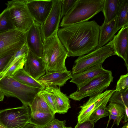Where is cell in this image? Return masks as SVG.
<instances>
[{
	"instance_id": "1",
	"label": "cell",
	"mask_w": 128,
	"mask_h": 128,
	"mask_svg": "<svg viewBox=\"0 0 128 128\" xmlns=\"http://www.w3.org/2000/svg\"><path fill=\"white\" fill-rule=\"evenodd\" d=\"M100 26L92 20L59 29L58 36L68 57L81 56L95 50L98 46Z\"/></svg>"
},
{
	"instance_id": "2",
	"label": "cell",
	"mask_w": 128,
	"mask_h": 128,
	"mask_svg": "<svg viewBox=\"0 0 128 128\" xmlns=\"http://www.w3.org/2000/svg\"><path fill=\"white\" fill-rule=\"evenodd\" d=\"M55 31L43 42V59L46 73L67 70L65 62L68 52L60 40L58 31Z\"/></svg>"
},
{
	"instance_id": "3",
	"label": "cell",
	"mask_w": 128,
	"mask_h": 128,
	"mask_svg": "<svg viewBox=\"0 0 128 128\" xmlns=\"http://www.w3.org/2000/svg\"><path fill=\"white\" fill-rule=\"evenodd\" d=\"M104 0H77L74 5L63 16L60 23L63 27L88 21L102 11Z\"/></svg>"
},
{
	"instance_id": "4",
	"label": "cell",
	"mask_w": 128,
	"mask_h": 128,
	"mask_svg": "<svg viewBox=\"0 0 128 128\" xmlns=\"http://www.w3.org/2000/svg\"><path fill=\"white\" fill-rule=\"evenodd\" d=\"M0 88L4 96L16 98L23 105L28 106L42 90L25 85L12 77L6 76L0 78Z\"/></svg>"
},
{
	"instance_id": "5",
	"label": "cell",
	"mask_w": 128,
	"mask_h": 128,
	"mask_svg": "<svg viewBox=\"0 0 128 128\" xmlns=\"http://www.w3.org/2000/svg\"><path fill=\"white\" fill-rule=\"evenodd\" d=\"M116 55L111 41L105 45L96 48L89 53L78 56L74 61L71 72L72 74L83 71L94 66L102 64L106 59Z\"/></svg>"
},
{
	"instance_id": "6",
	"label": "cell",
	"mask_w": 128,
	"mask_h": 128,
	"mask_svg": "<svg viewBox=\"0 0 128 128\" xmlns=\"http://www.w3.org/2000/svg\"><path fill=\"white\" fill-rule=\"evenodd\" d=\"M27 0H12L8 2L6 8L15 28L26 33L34 20L26 5Z\"/></svg>"
},
{
	"instance_id": "7",
	"label": "cell",
	"mask_w": 128,
	"mask_h": 128,
	"mask_svg": "<svg viewBox=\"0 0 128 128\" xmlns=\"http://www.w3.org/2000/svg\"><path fill=\"white\" fill-rule=\"evenodd\" d=\"M31 114L28 106L0 110V125L5 128H24L29 123Z\"/></svg>"
},
{
	"instance_id": "8",
	"label": "cell",
	"mask_w": 128,
	"mask_h": 128,
	"mask_svg": "<svg viewBox=\"0 0 128 128\" xmlns=\"http://www.w3.org/2000/svg\"><path fill=\"white\" fill-rule=\"evenodd\" d=\"M113 77L111 71L102 73L82 88L70 94L69 98L76 101H80L87 96H91L101 94L113 81Z\"/></svg>"
},
{
	"instance_id": "9",
	"label": "cell",
	"mask_w": 128,
	"mask_h": 128,
	"mask_svg": "<svg viewBox=\"0 0 128 128\" xmlns=\"http://www.w3.org/2000/svg\"><path fill=\"white\" fill-rule=\"evenodd\" d=\"M26 43V33L16 29L0 34V59L14 54Z\"/></svg>"
},
{
	"instance_id": "10",
	"label": "cell",
	"mask_w": 128,
	"mask_h": 128,
	"mask_svg": "<svg viewBox=\"0 0 128 128\" xmlns=\"http://www.w3.org/2000/svg\"><path fill=\"white\" fill-rule=\"evenodd\" d=\"M51 10L44 22L40 26L43 42L59 29L61 16V0H53Z\"/></svg>"
},
{
	"instance_id": "11",
	"label": "cell",
	"mask_w": 128,
	"mask_h": 128,
	"mask_svg": "<svg viewBox=\"0 0 128 128\" xmlns=\"http://www.w3.org/2000/svg\"><path fill=\"white\" fill-rule=\"evenodd\" d=\"M115 90H106L101 94L90 96L88 100L80 106L81 109L78 116V122L81 123L88 120L94 110L104 102L109 100Z\"/></svg>"
},
{
	"instance_id": "12",
	"label": "cell",
	"mask_w": 128,
	"mask_h": 128,
	"mask_svg": "<svg viewBox=\"0 0 128 128\" xmlns=\"http://www.w3.org/2000/svg\"><path fill=\"white\" fill-rule=\"evenodd\" d=\"M53 4V0H27L26 4L34 20L40 25L49 15Z\"/></svg>"
},
{
	"instance_id": "13",
	"label": "cell",
	"mask_w": 128,
	"mask_h": 128,
	"mask_svg": "<svg viewBox=\"0 0 128 128\" xmlns=\"http://www.w3.org/2000/svg\"><path fill=\"white\" fill-rule=\"evenodd\" d=\"M40 26L34 21L26 33V43L30 51L37 56L42 58L44 48L40 31Z\"/></svg>"
},
{
	"instance_id": "14",
	"label": "cell",
	"mask_w": 128,
	"mask_h": 128,
	"mask_svg": "<svg viewBox=\"0 0 128 128\" xmlns=\"http://www.w3.org/2000/svg\"><path fill=\"white\" fill-rule=\"evenodd\" d=\"M128 26L123 27L111 40L116 55L124 60L128 71Z\"/></svg>"
},
{
	"instance_id": "15",
	"label": "cell",
	"mask_w": 128,
	"mask_h": 128,
	"mask_svg": "<svg viewBox=\"0 0 128 128\" xmlns=\"http://www.w3.org/2000/svg\"><path fill=\"white\" fill-rule=\"evenodd\" d=\"M102 65H96L79 72L72 74V78L70 82L75 84L77 89L82 88L100 74L109 71L104 69Z\"/></svg>"
},
{
	"instance_id": "16",
	"label": "cell",
	"mask_w": 128,
	"mask_h": 128,
	"mask_svg": "<svg viewBox=\"0 0 128 128\" xmlns=\"http://www.w3.org/2000/svg\"><path fill=\"white\" fill-rule=\"evenodd\" d=\"M23 69L35 80H37L46 72L43 59L35 55L29 50Z\"/></svg>"
},
{
	"instance_id": "17",
	"label": "cell",
	"mask_w": 128,
	"mask_h": 128,
	"mask_svg": "<svg viewBox=\"0 0 128 128\" xmlns=\"http://www.w3.org/2000/svg\"><path fill=\"white\" fill-rule=\"evenodd\" d=\"M70 71L46 73L37 80L45 87L51 85L62 86L69 79H71Z\"/></svg>"
},
{
	"instance_id": "18",
	"label": "cell",
	"mask_w": 128,
	"mask_h": 128,
	"mask_svg": "<svg viewBox=\"0 0 128 128\" xmlns=\"http://www.w3.org/2000/svg\"><path fill=\"white\" fill-rule=\"evenodd\" d=\"M51 92L54 101L56 113L64 114L70 108L68 96L62 92L57 86L51 85L46 87Z\"/></svg>"
},
{
	"instance_id": "19",
	"label": "cell",
	"mask_w": 128,
	"mask_h": 128,
	"mask_svg": "<svg viewBox=\"0 0 128 128\" xmlns=\"http://www.w3.org/2000/svg\"><path fill=\"white\" fill-rule=\"evenodd\" d=\"M117 18V16L110 22L100 26L98 46L96 48L105 45L112 39L118 30L116 28Z\"/></svg>"
},
{
	"instance_id": "20",
	"label": "cell",
	"mask_w": 128,
	"mask_h": 128,
	"mask_svg": "<svg viewBox=\"0 0 128 128\" xmlns=\"http://www.w3.org/2000/svg\"><path fill=\"white\" fill-rule=\"evenodd\" d=\"M107 108L109 113V118L106 128L111 120H114L112 127L115 124L118 126L121 121L124 118L125 114V107L117 103L110 102Z\"/></svg>"
},
{
	"instance_id": "21",
	"label": "cell",
	"mask_w": 128,
	"mask_h": 128,
	"mask_svg": "<svg viewBox=\"0 0 128 128\" xmlns=\"http://www.w3.org/2000/svg\"><path fill=\"white\" fill-rule=\"evenodd\" d=\"M120 0H104L102 11L104 19L103 24L108 23L117 16Z\"/></svg>"
},
{
	"instance_id": "22",
	"label": "cell",
	"mask_w": 128,
	"mask_h": 128,
	"mask_svg": "<svg viewBox=\"0 0 128 128\" xmlns=\"http://www.w3.org/2000/svg\"><path fill=\"white\" fill-rule=\"evenodd\" d=\"M12 77L19 82L30 87L42 90L46 88L37 80L33 78L23 68L20 69L16 72L13 75Z\"/></svg>"
},
{
	"instance_id": "23",
	"label": "cell",
	"mask_w": 128,
	"mask_h": 128,
	"mask_svg": "<svg viewBox=\"0 0 128 128\" xmlns=\"http://www.w3.org/2000/svg\"><path fill=\"white\" fill-rule=\"evenodd\" d=\"M55 114L40 112H32L29 123L43 128L54 118Z\"/></svg>"
},
{
	"instance_id": "24",
	"label": "cell",
	"mask_w": 128,
	"mask_h": 128,
	"mask_svg": "<svg viewBox=\"0 0 128 128\" xmlns=\"http://www.w3.org/2000/svg\"><path fill=\"white\" fill-rule=\"evenodd\" d=\"M32 112H40L54 114L40 92L29 106Z\"/></svg>"
},
{
	"instance_id": "25",
	"label": "cell",
	"mask_w": 128,
	"mask_h": 128,
	"mask_svg": "<svg viewBox=\"0 0 128 128\" xmlns=\"http://www.w3.org/2000/svg\"><path fill=\"white\" fill-rule=\"evenodd\" d=\"M128 0H120L117 15L116 28L118 30L128 26Z\"/></svg>"
},
{
	"instance_id": "26",
	"label": "cell",
	"mask_w": 128,
	"mask_h": 128,
	"mask_svg": "<svg viewBox=\"0 0 128 128\" xmlns=\"http://www.w3.org/2000/svg\"><path fill=\"white\" fill-rule=\"evenodd\" d=\"M14 29L10 18L9 10L6 8L0 14V34Z\"/></svg>"
},
{
	"instance_id": "27",
	"label": "cell",
	"mask_w": 128,
	"mask_h": 128,
	"mask_svg": "<svg viewBox=\"0 0 128 128\" xmlns=\"http://www.w3.org/2000/svg\"><path fill=\"white\" fill-rule=\"evenodd\" d=\"M108 102L128 107V88L119 91H115L110 98Z\"/></svg>"
},
{
	"instance_id": "28",
	"label": "cell",
	"mask_w": 128,
	"mask_h": 128,
	"mask_svg": "<svg viewBox=\"0 0 128 128\" xmlns=\"http://www.w3.org/2000/svg\"><path fill=\"white\" fill-rule=\"evenodd\" d=\"M108 101H106L96 108L91 115L89 120L95 124L101 118L109 115L106 106Z\"/></svg>"
},
{
	"instance_id": "29",
	"label": "cell",
	"mask_w": 128,
	"mask_h": 128,
	"mask_svg": "<svg viewBox=\"0 0 128 128\" xmlns=\"http://www.w3.org/2000/svg\"><path fill=\"white\" fill-rule=\"evenodd\" d=\"M28 50L29 49L26 43L20 49L15 53L12 56L9 62L0 75V78L3 76L8 69L21 56L24 54H27Z\"/></svg>"
},
{
	"instance_id": "30",
	"label": "cell",
	"mask_w": 128,
	"mask_h": 128,
	"mask_svg": "<svg viewBox=\"0 0 128 128\" xmlns=\"http://www.w3.org/2000/svg\"><path fill=\"white\" fill-rule=\"evenodd\" d=\"M27 54L21 56L8 69L4 76L12 77L13 75L20 69L22 68L26 62Z\"/></svg>"
},
{
	"instance_id": "31",
	"label": "cell",
	"mask_w": 128,
	"mask_h": 128,
	"mask_svg": "<svg viewBox=\"0 0 128 128\" xmlns=\"http://www.w3.org/2000/svg\"><path fill=\"white\" fill-rule=\"evenodd\" d=\"M46 102L54 114L56 113L54 102L51 92L46 88L40 92Z\"/></svg>"
},
{
	"instance_id": "32",
	"label": "cell",
	"mask_w": 128,
	"mask_h": 128,
	"mask_svg": "<svg viewBox=\"0 0 128 128\" xmlns=\"http://www.w3.org/2000/svg\"><path fill=\"white\" fill-rule=\"evenodd\" d=\"M77 0H61V16L62 18L73 7Z\"/></svg>"
},
{
	"instance_id": "33",
	"label": "cell",
	"mask_w": 128,
	"mask_h": 128,
	"mask_svg": "<svg viewBox=\"0 0 128 128\" xmlns=\"http://www.w3.org/2000/svg\"><path fill=\"white\" fill-rule=\"evenodd\" d=\"M128 88V73L120 76L117 82L116 91L124 90Z\"/></svg>"
},
{
	"instance_id": "34",
	"label": "cell",
	"mask_w": 128,
	"mask_h": 128,
	"mask_svg": "<svg viewBox=\"0 0 128 128\" xmlns=\"http://www.w3.org/2000/svg\"><path fill=\"white\" fill-rule=\"evenodd\" d=\"M66 121L60 120L54 118L43 128H65Z\"/></svg>"
},
{
	"instance_id": "35",
	"label": "cell",
	"mask_w": 128,
	"mask_h": 128,
	"mask_svg": "<svg viewBox=\"0 0 128 128\" xmlns=\"http://www.w3.org/2000/svg\"><path fill=\"white\" fill-rule=\"evenodd\" d=\"M14 54L8 55L0 59V75Z\"/></svg>"
},
{
	"instance_id": "36",
	"label": "cell",
	"mask_w": 128,
	"mask_h": 128,
	"mask_svg": "<svg viewBox=\"0 0 128 128\" xmlns=\"http://www.w3.org/2000/svg\"><path fill=\"white\" fill-rule=\"evenodd\" d=\"M94 124L88 120L81 123L78 122L74 128H94Z\"/></svg>"
},
{
	"instance_id": "37",
	"label": "cell",
	"mask_w": 128,
	"mask_h": 128,
	"mask_svg": "<svg viewBox=\"0 0 128 128\" xmlns=\"http://www.w3.org/2000/svg\"><path fill=\"white\" fill-rule=\"evenodd\" d=\"M24 128H43L33 124L29 123Z\"/></svg>"
},
{
	"instance_id": "38",
	"label": "cell",
	"mask_w": 128,
	"mask_h": 128,
	"mask_svg": "<svg viewBox=\"0 0 128 128\" xmlns=\"http://www.w3.org/2000/svg\"><path fill=\"white\" fill-rule=\"evenodd\" d=\"M125 114L124 117V122H127L128 120V107H125Z\"/></svg>"
},
{
	"instance_id": "39",
	"label": "cell",
	"mask_w": 128,
	"mask_h": 128,
	"mask_svg": "<svg viewBox=\"0 0 128 128\" xmlns=\"http://www.w3.org/2000/svg\"><path fill=\"white\" fill-rule=\"evenodd\" d=\"M4 96L0 88V102L3 101L4 98Z\"/></svg>"
},
{
	"instance_id": "40",
	"label": "cell",
	"mask_w": 128,
	"mask_h": 128,
	"mask_svg": "<svg viewBox=\"0 0 128 128\" xmlns=\"http://www.w3.org/2000/svg\"><path fill=\"white\" fill-rule=\"evenodd\" d=\"M128 123L127 122L126 124H125L123 126L120 128H128Z\"/></svg>"
},
{
	"instance_id": "41",
	"label": "cell",
	"mask_w": 128,
	"mask_h": 128,
	"mask_svg": "<svg viewBox=\"0 0 128 128\" xmlns=\"http://www.w3.org/2000/svg\"><path fill=\"white\" fill-rule=\"evenodd\" d=\"M0 128H5L0 125Z\"/></svg>"
},
{
	"instance_id": "42",
	"label": "cell",
	"mask_w": 128,
	"mask_h": 128,
	"mask_svg": "<svg viewBox=\"0 0 128 128\" xmlns=\"http://www.w3.org/2000/svg\"><path fill=\"white\" fill-rule=\"evenodd\" d=\"M65 128H72L71 127H68L66 126Z\"/></svg>"
}]
</instances>
